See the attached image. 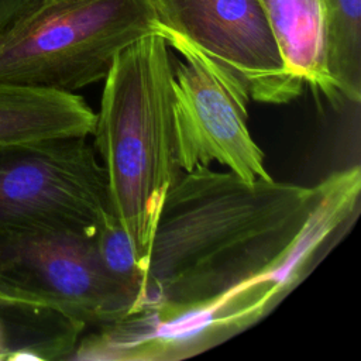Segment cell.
<instances>
[{"mask_svg":"<svg viewBox=\"0 0 361 361\" xmlns=\"http://www.w3.org/2000/svg\"><path fill=\"white\" fill-rule=\"evenodd\" d=\"M93 241L104 272L131 296V316L145 283V269L133 241L113 213L100 223Z\"/></svg>","mask_w":361,"mask_h":361,"instance_id":"11","label":"cell"},{"mask_svg":"<svg viewBox=\"0 0 361 361\" xmlns=\"http://www.w3.org/2000/svg\"><path fill=\"white\" fill-rule=\"evenodd\" d=\"M288 72L317 97L341 102L323 62L322 0H259Z\"/></svg>","mask_w":361,"mask_h":361,"instance_id":"9","label":"cell"},{"mask_svg":"<svg viewBox=\"0 0 361 361\" xmlns=\"http://www.w3.org/2000/svg\"><path fill=\"white\" fill-rule=\"evenodd\" d=\"M165 28L154 0H31L0 30V85L75 92Z\"/></svg>","mask_w":361,"mask_h":361,"instance_id":"3","label":"cell"},{"mask_svg":"<svg viewBox=\"0 0 361 361\" xmlns=\"http://www.w3.org/2000/svg\"><path fill=\"white\" fill-rule=\"evenodd\" d=\"M323 62L341 100H361V0H322Z\"/></svg>","mask_w":361,"mask_h":361,"instance_id":"10","label":"cell"},{"mask_svg":"<svg viewBox=\"0 0 361 361\" xmlns=\"http://www.w3.org/2000/svg\"><path fill=\"white\" fill-rule=\"evenodd\" d=\"M173 62L159 34L123 48L103 79L92 133L107 178L110 210L144 269L164 200L182 173L173 130Z\"/></svg>","mask_w":361,"mask_h":361,"instance_id":"2","label":"cell"},{"mask_svg":"<svg viewBox=\"0 0 361 361\" xmlns=\"http://www.w3.org/2000/svg\"><path fill=\"white\" fill-rule=\"evenodd\" d=\"M0 299L51 307L96 327L127 319L134 305L104 272L93 234L75 230L0 234Z\"/></svg>","mask_w":361,"mask_h":361,"instance_id":"5","label":"cell"},{"mask_svg":"<svg viewBox=\"0 0 361 361\" xmlns=\"http://www.w3.org/2000/svg\"><path fill=\"white\" fill-rule=\"evenodd\" d=\"M162 23L231 71L252 100L283 104L305 85L282 59L259 0H154Z\"/></svg>","mask_w":361,"mask_h":361,"instance_id":"7","label":"cell"},{"mask_svg":"<svg viewBox=\"0 0 361 361\" xmlns=\"http://www.w3.org/2000/svg\"><path fill=\"white\" fill-rule=\"evenodd\" d=\"M96 113L76 92L0 85V144L89 137Z\"/></svg>","mask_w":361,"mask_h":361,"instance_id":"8","label":"cell"},{"mask_svg":"<svg viewBox=\"0 0 361 361\" xmlns=\"http://www.w3.org/2000/svg\"><path fill=\"white\" fill-rule=\"evenodd\" d=\"M358 165L316 186L247 182L195 166L171 186L133 314L102 327V344L140 350L178 330L221 341L258 322L358 210Z\"/></svg>","mask_w":361,"mask_h":361,"instance_id":"1","label":"cell"},{"mask_svg":"<svg viewBox=\"0 0 361 361\" xmlns=\"http://www.w3.org/2000/svg\"><path fill=\"white\" fill-rule=\"evenodd\" d=\"M164 38L183 56V62L175 59L172 79L173 130L182 172L216 162L247 182L272 179L248 128L247 85L169 27Z\"/></svg>","mask_w":361,"mask_h":361,"instance_id":"6","label":"cell"},{"mask_svg":"<svg viewBox=\"0 0 361 361\" xmlns=\"http://www.w3.org/2000/svg\"><path fill=\"white\" fill-rule=\"evenodd\" d=\"M31 0H0V30L8 24Z\"/></svg>","mask_w":361,"mask_h":361,"instance_id":"12","label":"cell"},{"mask_svg":"<svg viewBox=\"0 0 361 361\" xmlns=\"http://www.w3.org/2000/svg\"><path fill=\"white\" fill-rule=\"evenodd\" d=\"M110 213L106 172L87 137L0 144V234H94Z\"/></svg>","mask_w":361,"mask_h":361,"instance_id":"4","label":"cell"},{"mask_svg":"<svg viewBox=\"0 0 361 361\" xmlns=\"http://www.w3.org/2000/svg\"><path fill=\"white\" fill-rule=\"evenodd\" d=\"M6 358V353H4V340H3V333H1V327H0V360Z\"/></svg>","mask_w":361,"mask_h":361,"instance_id":"13","label":"cell"}]
</instances>
